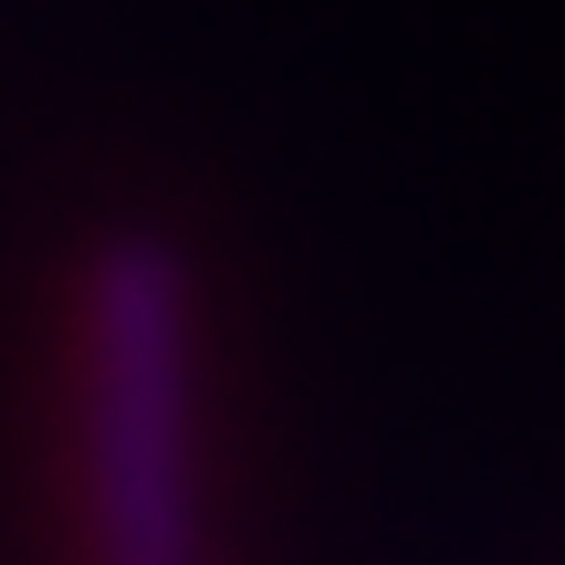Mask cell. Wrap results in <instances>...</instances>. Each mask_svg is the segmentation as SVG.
<instances>
[{"instance_id":"obj_1","label":"cell","mask_w":565,"mask_h":565,"mask_svg":"<svg viewBox=\"0 0 565 565\" xmlns=\"http://www.w3.org/2000/svg\"><path fill=\"white\" fill-rule=\"evenodd\" d=\"M74 513L84 565H210V335L158 231L95 242L74 282Z\"/></svg>"}]
</instances>
